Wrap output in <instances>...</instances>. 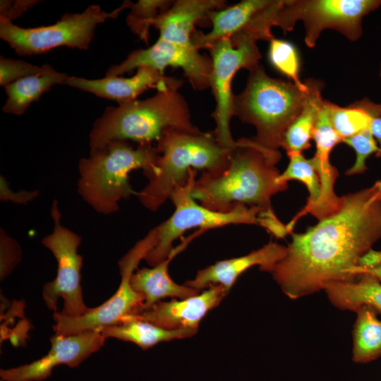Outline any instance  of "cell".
Listing matches in <instances>:
<instances>
[{"label": "cell", "mask_w": 381, "mask_h": 381, "mask_svg": "<svg viewBox=\"0 0 381 381\" xmlns=\"http://www.w3.org/2000/svg\"><path fill=\"white\" fill-rule=\"evenodd\" d=\"M340 208L305 232L293 234L286 254L271 272L291 299L332 282L356 278L359 259L381 238V189L373 186L341 196Z\"/></svg>", "instance_id": "obj_1"}, {"label": "cell", "mask_w": 381, "mask_h": 381, "mask_svg": "<svg viewBox=\"0 0 381 381\" xmlns=\"http://www.w3.org/2000/svg\"><path fill=\"white\" fill-rule=\"evenodd\" d=\"M231 150L229 163L217 173L202 172L192 189V197L202 206L216 212H229L237 206L255 207L274 212L271 198L286 190L275 167L279 151L267 150L252 138L238 140Z\"/></svg>", "instance_id": "obj_2"}, {"label": "cell", "mask_w": 381, "mask_h": 381, "mask_svg": "<svg viewBox=\"0 0 381 381\" xmlns=\"http://www.w3.org/2000/svg\"><path fill=\"white\" fill-rule=\"evenodd\" d=\"M169 131L201 132L193 125L188 104L178 88L157 90L147 99L106 108L90 131V153L116 140L139 144L158 142Z\"/></svg>", "instance_id": "obj_3"}, {"label": "cell", "mask_w": 381, "mask_h": 381, "mask_svg": "<svg viewBox=\"0 0 381 381\" xmlns=\"http://www.w3.org/2000/svg\"><path fill=\"white\" fill-rule=\"evenodd\" d=\"M159 152L151 143L135 148L126 140L110 141L102 149L80 159L78 191L97 213L110 214L119 208V202L136 195L129 182L131 171L141 169L151 179L159 169Z\"/></svg>", "instance_id": "obj_4"}, {"label": "cell", "mask_w": 381, "mask_h": 381, "mask_svg": "<svg viewBox=\"0 0 381 381\" xmlns=\"http://www.w3.org/2000/svg\"><path fill=\"white\" fill-rule=\"evenodd\" d=\"M157 174L136 193L140 202L155 212L173 191L188 181L190 169L217 173L229 163L231 150L222 146L214 134L169 131L157 142Z\"/></svg>", "instance_id": "obj_5"}, {"label": "cell", "mask_w": 381, "mask_h": 381, "mask_svg": "<svg viewBox=\"0 0 381 381\" xmlns=\"http://www.w3.org/2000/svg\"><path fill=\"white\" fill-rule=\"evenodd\" d=\"M249 73L244 90L234 95L233 116L256 128L252 138L255 143L278 151L285 131L303 107L308 85L303 90L294 83L271 78L260 65Z\"/></svg>", "instance_id": "obj_6"}, {"label": "cell", "mask_w": 381, "mask_h": 381, "mask_svg": "<svg viewBox=\"0 0 381 381\" xmlns=\"http://www.w3.org/2000/svg\"><path fill=\"white\" fill-rule=\"evenodd\" d=\"M197 171L190 169L188 181L176 188L169 199L175 206L173 214L157 226L158 240L155 248L145 256L148 264L155 266L166 260L173 251V243L188 229L199 227L201 230L229 224H258L262 226L267 213L255 207L237 206L229 212L211 210L199 205L192 197V189Z\"/></svg>", "instance_id": "obj_7"}, {"label": "cell", "mask_w": 381, "mask_h": 381, "mask_svg": "<svg viewBox=\"0 0 381 381\" xmlns=\"http://www.w3.org/2000/svg\"><path fill=\"white\" fill-rule=\"evenodd\" d=\"M129 2L125 1L111 12L102 11L99 5H91L83 13L64 14L55 24L32 28H20L0 18V37L21 56L41 54L61 46L86 50L97 25L116 18L129 7Z\"/></svg>", "instance_id": "obj_8"}, {"label": "cell", "mask_w": 381, "mask_h": 381, "mask_svg": "<svg viewBox=\"0 0 381 381\" xmlns=\"http://www.w3.org/2000/svg\"><path fill=\"white\" fill-rule=\"evenodd\" d=\"M380 6L381 0H278L274 26L286 33L302 20L305 42L310 48L325 29L336 30L354 41L362 34L363 17Z\"/></svg>", "instance_id": "obj_9"}, {"label": "cell", "mask_w": 381, "mask_h": 381, "mask_svg": "<svg viewBox=\"0 0 381 381\" xmlns=\"http://www.w3.org/2000/svg\"><path fill=\"white\" fill-rule=\"evenodd\" d=\"M158 240V229H151L148 234L131 248L119 261L121 276V284L114 294L103 304L90 308L78 317H68L54 312L56 322L53 329L56 334L71 335L86 331L101 329L117 324L128 315L140 312L144 297L136 292L131 284V278L141 260L155 248Z\"/></svg>", "instance_id": "obj_10"}, {"label": "cell", "mask_w": 381, "mask_h": 381, "mask_svg": "<svg viewBox=\"0 0 381 381\" xmlns=\"http://www.w3.org/2000/svg\"><path fill=\"white\" fill-rule=\"evenodd\" d=\"M205 49L210 52L212 63L210 87L216 102L212 114L216 123L213 134L222 146L233 150L238 143L233 139L230 131L232 80L241 68L250 72L258 68L261 54L255 40L238 34L214 42Z\"/></svg>", "instance_id": "obj_11"}, {"label": "cell", "mask_w": 381, "mask_h": 381, "mask_svg": "<svg viewBox=\"0 0 381 381\" xmlns=\"http://www.w3.org/2000/svg\"><path fill=\"white\" fill-rule=\"evenodd\" d=\"M51 215L54 222L53 231L42 239L57 261L56 278L42 289L44 301L49 310L56 311L59 298L64 300L61 314L68 317L83 315L90 309L83 301L80 284L83 257L78 253L82 238L61 224L58 202L53 201Z\"/></svg>", "instance_id": "obj_12"}, {"label": "cell", "mask_w": 381, "mask_h": 381, "mask_svg": "<svg viewBox=\"0 0 381 381\" xmlns=\"http://www.w3.org/2000/svg\"><path fill=\"white\" fill-rule=\"evenodd\" d=\"M142 66L164 73L167 67L181 68L195 90L210 87L211 58L202 55L193 45H183L160 38L146 49L133 51L118 65L107 70L105 76H119Z\"/></svg>", "instance_id": "obj_13"}, {"label": "cell", "mask_w": 381, "mask_h": 381, "mask_svg": "<svg viewBox=\"0 0 381 381\" xmlns=\"http://www.w3.org/2000/svg\"><path fill=\"white\" fill-rule=\"evenodd\" d=\"M52 347L47 355L29 364L9 369H1L2 381H41L52 374L54 367L66 364L78 367L104 344L105 338L99 329L71 335H54Z\"/></svg>", "instance_id": "obj_14"}, {"label": "cell", "mask_w": 381, "mask_h": 381, "mask_svg": "<svg viewBox=\"0 0 381 381\" xmlns=\"http://www.w3.org/2000/svg\"><path fill=\"white\" fill-rule=\"evenodd\" d=\"M226 294L223 286L212 285L196 296L159 301L150 308L131 316L165 329L197 332L202 318L209 310L217 307Z\"/></svg>", "instance_id": "obj_15"}, {"label": "cell", "mask_w": 381, "mask_h": 381, "mask_svg": "<svg viewBox=\"0 0 381 381\" xmlns=\"http://www.w3.org/2000/svg\"><path fill=\"white\" fill-rule=\"evenodd\" d=\"M136 73L130 78L105 76L101 79L90 80L69 76L66 85L94 94L118 104L137 99V97L150 88L157 90L179 88L182 80L166 76L164 73L149 66L137 68Z\"/></svg>", "instance_id": "obj_16"}, {"label": "cell", "mask_w": 381, "mask_h": 381, "mask_svg": "<svg viewBox=\"0 0 381 381\" xmlns=\"http://www.w3.org/2000/svg\"><path fill=\"white\" fill-rule=\"evenodd\" d=\"M286 247L272 241L262 248L238 258L219 261L198 272L186 286L201 290L212 285L230 290L237 278L250 267L259 265L262 271L272 272L276 265L286 254Z\"/></svg>", "instance_id": "obj_17"}, {"label": "cell", "mask_w": 381, "mask_h": 381, "mask_svg": "<svg viewBox=\"0 0 381 381\" xmlns=\"http://www.w3.org/2000/svg\"><path fill=\"white\" fill-rule=\"evenodd\" d=\"M226 7L223 0H178L153 22L159 38L183 45H193L195 24L207 18L210 12Z\"/></svg>", "instance_id": "obj_18"}, {"label": "cell", "mask_w": 381, "mask_h": 381, "mask_svg": "<svg viewBox=\"0 0 381 381\" xmlns=\"http://www.w3.org/2000/svg\"><path fill=\"white\" fill-rule=\"evenodd\" d=\"M193 235L174 248L170 255L152 268L143 267L134 272L131 278L133 289L144 297L140 312L150 308L167 297L183 299L196 296L200 290L175 283L169 277L168 266L171 260L194 238Z\"/></svg>", "instance_id": "obj_19"}, {"label": "cell", "mask_w": 381, "mask_h": 381, "mask_svg": "<svg viewBox=\"0 0 381 381\" xmlns=\"http://www.w3.org/2000/svg\"><path fill=\"white\" fill-rule=\"evenodd\" d=\"M271 1L244 0L231 6L210 12L207 19L212 24V30L207 34L195 30L191 37L193 45L198 49H205L214 42L230 38L241 31Z\"/></svg>", "instance_id": "obj_20"}, {"label": "cell", "mask_w": 381, "mask_h": 381, "mask_svg": "<svg viewBox=\"0 0 381 381\" xmlns=\"http://www.w3.org/2000/svg\"><path fill=\"white\" fill-rule=\"evenodd\" d=\"M324 290L331 303L340 310L356 312L366 305L381 312V282L370 274L330 282Z\"/></svg>", "instance_id": "obj_21"}, {"label": "cell", "mask_w": 381, "mask_h": 381, "mask_svg": "<svg viewBox=\"0 0 381 381\" xmlns=\"http://www.w3.org/2000/svg\"><path fill=\"white\" fill-rule=\"evenodd\" d=\"M41 73L19 79L5 87L7 99L2 108L5 113L23 114L29 106L55 85L66 84L69 77L44 64Z\"/></svg>", "instance_id": "obj_22"}, {"label": "cell", "mask_w": 381, "mask_h": 381, "mask_svg": "<svg viewBox=\"0 0 381 381\" xmlns=\"http://www.w3.org/2000/svg\"><path fill=\"white\" fill-rule=\"evenodd\" d=\"M100 332L105 339L112 337L131 341L143 350L161 341L187 338L196 333L188 329H165L131 315L125 317L117 324L102 328Z\"/></svg>", "instance_id": "obj_23"}, {"label": "cell", "mask_w": 381, "mask_h": 381, "mask_svg": "<svg viewBox=\"0 0 381 381\" xmlns=\"http://www.w3.org/2000/svg\"><path fill=\"white\" fill-rule=\"evenodd\" d=\"M308 94L303 107L298 116L285 131L282 143L287 155L301 153L310 147V140L313 133L318 113L323 101L321 96V83L308 79Z\"/></svg>", "instance_id": "obj_24"}, {"label": "cell", "mask_w": 381, "mask_h": 381, "mask_svg": "<svg viewBox=\"0 0 381 381\" xmlns=\"http://www.w3.org/2000/svg\"><path fill=\"white\" fill-rule=\"evenodd\" d=\"M353 332V361L366 363L381 356V320L377 311L369 306L356 310Z\"/></svg>", "instance_id": "obj_25"}, {"label": "cell", "mask_w": 381, "mask_h": 381, "mask_svg": "<svg viewBox=\"0 0 381 381\" xmlns=\"http://www.w3.org/2000/svg\"><path fill=\"white\" fill-rule=\"evenodd\" d=\"M327 108L330 123L342 141L369 128L373 119L381 116V104H376L365 99L346 107L327 101Z\"/></svg>", "instance_id": "obj_26"}, {"label": "cell", "mask_w": 381, "mask_h": 381, "mask_svg": "<svg viewBox=\"0 0 381 381\" xmlns=\"http://www.w3.org/2000/svg\"><path fill=\"white\" fill-rule=\"evenodd\" d=\"M288 157L289 163L285 171L280 174V181L288 182L289 180H298L306 186L309 193L306 206L286 226L289 231L298 217L308 213L316 205L320 198L321 186L318 175L310 159H306L302 153L290 154Z\"/></svg>", "instance_id": "obj_27"}, {"label": "cell", "mask_w": 381, "mask_h": 381, "mask_svg": "<svg viewBox=\"0 0 381 381\" xmlns=\"http://www.w3.org/2000/svg\"><path fill=\"white\" fill-rule=\"evenodd\" d=\"M174 1L139 0L136 3L129 2L130 13L126 23L132 32L146 44L149 40V31L153 22L162 13L167 11Z\"/></svg>", "instance_id": "obj_28"}, {"label": "cell", "mask_w": 381, "mask_h": 381, "mask_svg": "<svg viewBox=\"0 0 381 381\" xmlns=\"http://www.w3.org/2000/svg\"><path fill=\"white\" fill-rule=\"evenodd\" d=\"M270 42L269 59L273 66L291 78L298 87L306 90V83L298 76L299 60L294 46L289 42L274 38Z\"/></svg>", "instance_id": "obj_29"}, {"label": "cell", "mask_w": 381, "mask_h": 381, "mask_svg": "<svg viewBox=\"0 0 381 381\" xmlns=\"http://www.w3.org/2000/svg\"><path fill=\"white\" fill-rule=\"evenodd\" d=\"M342 143L352 147L356 155L353 165L346 172L347 175L363 173L367 169L365 162L368 157L373 153L376 152L379 155L381 152V148L377 145L376 140L369 128L343 140Z\"/></svg>", "instance_id": "obj_30"}, {"label": "cell", "mask_w": 381, "mask_h": 381, "mask_svg": "<svg viewBox=\"0 0 381 381\" xmlns=\"http://www.w3.org/2000/svg\"><path fill=\"white\" fill-rule=\"evenodd\" d=\"M44 66H37L22 60L0 57V85H8L25 77L41 73Z\"/></svg>", "instance_id": "obj_31"}, {"label": "cell", "mask_w": 381, "mask_h": 381, "mask_svg": "<svg viewBox=\"0 0 381 381\" xmlns=\"http://www.w3.org/2000/svg\"><path fill=\"white\" fill-rule=\"evenodd\" d=\"M1 278L4 279L19 261L20 248L3 229H1Z\"/></svg>", "instance_id": "obj_32"}, {"label": "cell", "mask_w": 381, "mask_h": 381, "mask_svg": "<svg viewBox=\"0 0 381 381\" xmlns=\"http://www.w3.org/2000/svg\"><path fill=\"white\" fill-rule=\"evenodd\" d=\"M40 1L37 0H1L0 18L12 21Z\"/></svg>", "instance_id": "obj_33"}, {"label": "cell", "mask_w": 381, "mask_h": 381, "mask_svg": "<svg viewBox=\"0 0 381 381\" xmlns=\"http://www.w3.org/2000/svg\"><path fill=\"white\" fill-rule=\"evenodd\" d=\"M39 195V190H20L15 193L9 188V185L5 178L0 176V200L1 202L11 201L18 204H27Z\"/></svg>", "instance_id": "obj_34"}, {"label": "cell", "mask_w": 381, "mask_h": 381, "mask_svg": "<svg viewBox=\"0 0 381 381\" xmlns=\"http://www.w3.org/2000/svg\"><path fill=\"white\" fill-rule=\"evenodd\" d=\"M381 264V251L373 248L365 253L358 260V266L353 271V274L358 277V271L373 268Z\"/></svg>", "instance_id": "obj_35"}, {"label": "cell", "mask_w": 381, "mask_h": 381, "mask_svg": "<svg viewBox=\"0 0 381 381\" xmlns=\"http://www.w3.org/2000/svg\"><path fill=\"white\" fill-rule=\"evenodd\" d=\"M369 130L381 148V116L375 117L371 121Z\"/></svg>", "instance_id": "obj_36"}, {"label": "cell", "mask_w": 381, "mask_h": 381, "mask_svg": "<svg viewBox=\"0 0 381 381\" xmlns=\"http://www.w3.org/2000/svg\"><path fill=\"white\" fill-rule=\"evenodd\" d=\"M362 273L370 274L381 282V264L371 269L358 271L357 274Z\"/></svg>", "instance_id": "obj_37"}, {"label": "cell", "mask_w": 381, "mask_h": 381, "mask_svg": "<svg viewBox=\"0 0 381 381\" xmlns=\"http://www.w3.org/2000/svg\"><path fill=\"white\" fill-rule=\"evenodd\" d=\"M377 185L379 186L380 188L381 189V181L377 182Z\"/></svg>", "instance_id": "obj_38"}, {"label": "cell", "mask_w": 381, "mask_h": 381, "mask_svg": "<svg viewBox=\"0 0 381 381\" xmlns=\"http://www.w3.org/2000/svg\"><path fill=\"white\" fill-rule=\"evenodd\" d=\"M379 155H381V152H380V153Z\"/></svg>", "instance_id": "obj_39"}, {"label": "cell", "mask_w": 381, "mask_h": 381, "mask_svg": "<svg viewBox=\"0 0 381 381\" xmlns=\"http://www.w3.org/2000/svg\"><path fill=\"white\" fill-rule=\"evenodd\" d=\"M380 75H381V71H380Z\"/></svg>", "instance_id": "obj_40"}]
</instances>
